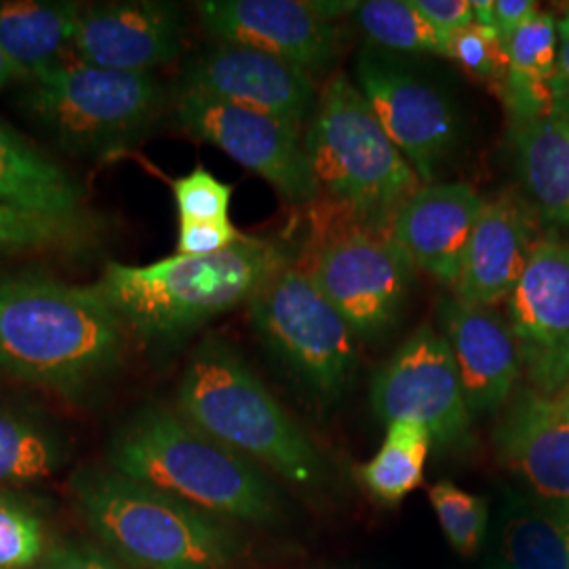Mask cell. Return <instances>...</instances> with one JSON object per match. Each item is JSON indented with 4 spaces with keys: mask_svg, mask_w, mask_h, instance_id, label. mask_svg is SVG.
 I'll return each mask as SVG.
<instances>
[{
    "mask_svg": "<svg viewBox=\"0 0 569 569\" xmlns=\"http://www.w3.org/2000/svg\"><path fill=\"white\" fill-rule=\"evenodd\" d=\"M563 18H568L569 20V2L566 4V9H563Z\"/></svg>",
    "mask_w": 569,
    "mask_h": 569,
    "instance_id": "obj_41",
    "label": "cell"
},
{
    "mask_svg": "<svg viewBox=\"0 0 569 569\" xmlns=\"http://www.w3.org/2000/svg\"><path fill=\"white\" fill-rule=\"evenodd\" d=\"M430 446V432L420 422L395 420L387 425L382 448L359 468L367 491L382 505H399L422 486Z\"/></svg>",
    "mask_w": 569,
    "mask_h": 569,
    "instance_id": "obj_27",
    "label": "cell"
},
{
    "mask_svg": "<svg viewBox=\"0 0 569 569\" xmlns=\"http://www.w3.org/2000/svg\"><path fill=\"white\" fill-rule=\"evenodd\" d=\"M171 190L180 222H230L228 211L234 188L218 180L203 164L176 178Z\"/></svg>",
    "mask_w": 569,
    "mask_h": 569,
    "instance_id": "obj_33",
    "label": "cell"
},
{
    "mask_svg": "<svg viewBox=\"0 0 569 569\" xmlns=\"http://www.w3.org/2000/svg\"><path fill=\"white\" fill-rule=\"evenodd\" d=\"M366 96L420 182L435 183L462 140L460 112L448 93L378 51H361L355 66Z\"/></svg>",
    "mask_w": 569,
    "mask_h": 569,
    "instance_id": "obj_11",
    "label": "cell"
},
{
    "mask_svg": "<svg viewBox=\"0 0 569 569\" xmlns=\"http://www.w3.org/2000/svg\"><path fill=\"white\" fill-rule=\"evenodd\" d=\"M536 0H496L493 2V28L500 39L509 42L512 34L540 13Z\"/></svg>",
    "mask_w": 569,
    "mask_h": 569,
    "instance_id": "obj_37",
    "label": "cell"
},
{
    "mask_svg": "<svg viewBox=\"0 0 569 569\" xmlns=\"http://www.w3.org/2000/svg\"><path fill=\"white\" fill-rule=\"evenodd\" d=\"M81 2L7 0L0 2V53L28 77L60 63L72 47Z\"/></svg>",
    "mask_w": 569,
    "mask_h": 569,
    "instance_id": "obj_23",
    "label": "cell"
},
{
    "mask_svg": "<svg viewBox=\"0 0 569 569\" xmlns=\"http://www.w3.org/2000/svg\"><path fill=\"white\" fill-rule=\"evenodd\" d=\"M0 203L28 213L70 222L100 220L87 209L81 183L2 121Z\"/></svg>",
    "mask_w": 569,
    "mask_h": 569,
    "instance_id": "obj_21",
    "label": "cell"
},
{
    "mask_svg": "<svg viewBox=\"0 0 569 569\" xmlns=\"http://www.w3.org/2000/svg\"><path fill=\"white\" fill-rule=\"evenodd\" d=\"M552 103L555 112L569 121V20H559V51L552 77Z\"/></svg>",
    "mask_w": 569,
    "mask_h": 569,
    "instance_id": "obj_38",
    "label": "cell"
},
{
    "mask_svg": "<svg viewBox=\"0 0 569 569\" xmlns=\"http://www.w3.org/2000/svg\"><path fill=\"white\" fill-rule=\"evenodd\" d=\"M49 549L39 510L11 489H0V569H37Z\"/></svg>",
    "mask_w": 569,
    "mask_h": 569,
    "instance_id": "obj_30",
    "label": "cell"
},
{
    "mask_svg": "<svg viewBox=\"0 0 569 569\" xmlns=\"http://www.w3.org/2000/svg\"><path fill=\"white\" fill-rule=\"evenodd\" d=\"M183 21L178 4L127 0L82 4L72 39L77 61L150 74L176 60L182 49Z\"/></svg>",
    "mask_w": 569,
    "mask_h": 569,
    "instance_id": "obj_16",
    "label": "cell"
},
{
    "mask_svg": "<svg viewBox=\"0 0 569 569\" xmlns=\"http://www.w3.org/2000/svg\"><path fill=\"white\" fill-rule=\"evenodd\" d=\"M178 411L291 483L312 488L326 481V462L315 443L226 338L204 336L192 350L178 388Z\"/></svg>",
    "mask_w": 569,
    "mask_h": 569,
    "instance_id": "obj_4",
    "label": "cell"
},
{
    "mask_svg": "<svg viewBox=\"0 0 569 569\" xmlns=\"http://www.w3.org/2000/svg\"><path fill=\"white\" fill-rule=\"evenodd\" d=\"M500 569H569V509L515 496L500 515Z\"/></svg>",
    "mask_w": 569,
    "mask_h": 569,
    "instance_id": "obj_25",
    "label": "cell"
},
{
    "mask_svg": "<svg viewBox=\"0 0 569 569\" xmlns=\"http://www.w3.org/2000/svg\"><path fill=\"white\" fill-rule=\"evenodd\" d=\"M306 157L319 194L361 224L390 230V222L425 183L346 74H333L305 136Z\"/></svg>",
    "mask_w": 569,
    "mask_h": 569,
    "instance_id": "obj_6",
    "label": "cell"
},
{
    "mask_svg": "<svg viewBox=\"0 0 569 569\" xmlns=\"http://www.w3.org/2000/svg\"><path fill=\"white\" fill-rule=\"evenodd\" d=\"M204 30L232 42L291 61L310 74L336 60L342 32L306 0H207L197 4Z\"/></svg>",
    "mask_w": 569,
    "mask_h": 569,
    "instance_id": "obj_15",
    "label": "cell"
},
{
    "mask_svg": "<svg viewBox=\"0 0 569 569\" xmlns=\"http://www.w3.org/2000/svg\"><path fill=\"white\" fill-rule=\"evenodd\" d=\"M289 264L281 244L244 237L216 256H173L154 264L106 266L93 287L143 342H176L249 305Z\"/></svg>",
    "mask_w": 569,
    "mask_h": 569,
    "instance_id": "obj_3",
    "label": "cell"
},
{
    "mask_svg": "<svg viewBox=\"0 0 569 569\" xmlns=\"http://www.w3.org/2000/svg\"><path fill=\"white\" fill-rule=\"evenodd\" d=\"M411 7L443 34L460 32L475 23L470 0H409Z\"/></svg>",
    "mask_w": 569,
    "mask_h": 569,
    "instance_id": "obj_36",
    "label": "cell"
},
{
    "mask_svg": "<svg viewBox=\"0 0 569 569\" xmlns=\"http://www.w3.org/2000/svg\"><path fill=\"white\" fill-rule=\"evenodd\" d=\"M439 326L460 371L470 413L498 411L523 371L509 321L491 306L443 298Z\"/></svg>",
    "mask_w": 569,
    "mask_h": 569,
    "instance_id": "obj_19",
    "label": "cell"
},
{
    "mask_svg": "<svg viewBox=\"0 0 569 569\" xmlns=\"http://www.w3.org/2000/svg\"><path fill=\"white\" fill-rule=\"evenodd\" d=\"M127 327L93 284L49 277L0 281V373L82 399L117 373Z\"/></svg>",
    "mask_w": 569,
    "mask_h": 569,
    "instance_id": "obj_1",
    "label": "cell"
},
{
    "mask_svg": "<svg viewBox=\"0 0 569 569\" xmlns=\"http://www.w3.org/2000/svg\"><path fill=\"white\" fill-rule=\"evenodd\" d=\"M486 203L468 183H427L397 211L388 232L411 264L451 291Z\"/></svg>",
    "mask_w": 569,
    "mask_h": 569,
    "instance_id": "obj_18",
    "label": "cell"
},
{
    "mask_svg": "<svg viewBox=\"0 0 569 569\" xmlns=\"http://www.w3.org/2000/svg\"><path fill=\"white\" fill-rule=\"evenodd\" d=\"M63 460V437L47 418L30 407L0 403V489L49 479Z\"/></svg>",
    "mask_w": 569,
    "mask_h": 569,
    "instance_id": "obj_26",
    "label": "cell"
},
{
    "mask_svg": "<svg viewBox=\"0 0 569 569\" xmlns=\"http://www.w3.org/2000/svg\"><path fill=\"white\" fill-rule=\"evenodd\" d=\"M23 117L61 150L106 157L142 140L164 110V89L152 74L60 61L26 79Z\"/></svg>",
    "mask_w": 569,
    "mask_h": 569,
    "instance_id": "obj_7",
    "label": "cell"
},
{
    "mask_svg": "<svg viewBox=\"0 0 569 569\" xmlns=\"http://www.w3.org/2000/svg\"><path fill=\"white\" fill-rule=\"evenodd\" d=\"M509 72L496 91L510 121H528L555 112L552 77L559 51V21L540 11L507 42Z\"/></svg>",
    "mask_w": 569,
    "mask_h": 569,
    "instance_id": "obj_24",
    "label": "cell"
},
{
    "mask_svg": "<svg viewBox=\"0 0 569 569\" xmlns=\"http://www.w3.org/2000/svg\"><path fill=\"white\" fill-rule=\"evenodd\" d=\"M488 569H500V566H498V563H496V566H491V568H488Z\"/></svg>",
    "mask_w": 569,
    "mask_h": 569,
    "instance_id": "obj_42",
    "label": "cell"
},
{
    "mask_svg": "<svg viewBox=\"0 0 569 569\" xmlns=\"http://www.w3.org/2000/svg\"><path fill=\"white\" fill-rule=\"evenodd\" d=\"M323 226L298 264L342 315L352 333L371 340L395 326L411 291L416 266L390 232L361 224L342 211Z\"/></svg>",
    "mask_w": 569,
    "mask_h": 569,
    "instance_id": "obj_9",
    "label": "cell"
},
{
    "mask_svg": "<svg viewBox=\"0 0 569 569\" xmlns=\"http://www.w3.org/2000/svg\"><path fill=\"white\" fill-rule=\"evenodd\" d=\"M367 39L401 53H432L448 58L449 37L425 20L409 0H367L352 11Z\"/></svg>",
    "mask_w": 569,
    "mask_h": 569,
    "instance_id": "obj_29",
    "label": "cell"
},
{
    "mask_svg": "<svg viewBox=\"0 0 569 569\" xmlns=\"http://www.w3.org/2000/svg\"><path fill=\"white\" fill-rule=\"evenodd\" d=\"M493 446L536 498L569 509V390L523 388L496 427Z\"/></svg>",
    "mask_w": 569,
    "mask_h": 569,
    "instance_id": "obj_17",
    "label": "cell"
},
{
    "mask_svg": "<svg viewBox=\"0 0 569 569\" xmlns=\"http://www.w3.org/2000/svg\"><path fill=\"white\" fill-rule=\"evenodd\" d=\"M106 462L213 517L253 526L279 519L277 489L256 462L167 407H143L124 420L110 439Z\"/></svg>",
    "mask_w": 569,
    "mask_h": 569,
    "instance_id": "obj_2",
    "label": "cell"
},
{
    "mask_svg": "<svg viewBox=\"0 0 569 569\" xmlns=\"http://www.w3.org/2000/svg\"><path fill=\"white\" fill-rule=\"evenodd\" d=\"M493 2L496 0H470L472 13H475V23L486 26V28H493Z\"/></svg>",
    "mask_w": 569,
    "mask_h": 569,
    "instance_id": "obj_40",
    "label": "cell"
},
{
    "mask_svg": "<svg viewBox=\"0 0 569 569\" xmlns=\"http://www.w3.org/2000/svg\"><path fill=\"white\" fill-rule=\"evenodd\" d=\"M507 138L529 207L542 222L569 230V121L557 112L510 121Z\"/></svg>",
    "mask_w": 569,
    "mask_h": 569,
    "instance_id": "obj_22",
    "label": "cell"
},
{
    "mask_svg": "<svg viewBox=\"0 0 569 569\" xmlns=\"http://www.w3.org/2000/svg\"><path fill=\"white\" fill-rule=\"evenodd\" d=\"M449 60L456 61L472 79L488 82L496 91L509 72L507 42L493 28L472 23L460 32L449 34Z\"/></svg>",
    "mask_w": 569,
    "mask_h": 569,
    "instance_id": "obj_32",
    "label": "cell"
},
{
    "mask_svg": "<svg viewBox=\"0 0 569 569\" xmlns=\"http://www.w3.org/2000/svg\"><path fill=\"white\" fill-rule=\"evenodd\" d=\"M509 326L529 388L559 395L569 385V241L542 237L509 300Z\"/></svg>",
    "mask_w": 569,
    "mask_h": 569,
    "instance_id": "obj_13",
    "label": "cell"
},
{
    "mask_svg": "<svg viewBox=\"0 0 569 569\" xmlns=\"http://www.w3.org/2000/svg\"><path fill=\"white\" fill-rule=\"evenodd\" d=\"M538 216L526 199L502 194L486 203L475 226L453 298L475 306L509 300L542 239Z\"/></svg>",
    "mask_w": 569,
    "mask_h": 569,
    "instance_id": "obj_20",
    "label": "cell"
},
{
    "mask_svg": "<svg viewBox=\"0 0 569 569\" xmlns=\"http://www.w3.org/2000/svg\"><path fill=\"white\" fill-rule=\"evenodd\" d=\"M37 569H127L110 550L84 540L49 545Z\"/></svg>",
    "mask_w": 569,
    "mask_h": 569,
    "instance_id": "obj_35",
    "label": "cell"
},
{
    "mask_svg": "<svg viewBox=\"0 0 569 569\" xmlns=\"http://www.w3.org/2000/svg\"><path fill=\"white\" fill-rule=\"evenodd\" d=\"M84 523L127 569H234L241 547L224 523L110 468L70 479Z\"/></svg>",
    "mask_w": 569,
    "mask_h": 569,
    "instance_id": "obj_5",
    "label": "cell"
},
{
    "mask_svg": "<svg viewBox=\"0 0 569 569\" xmlns=\"http://www.w3.org/2000/svg\"><path fill=\"white\" fill-rule=\"evenodd\" d=\"M26 81V74L21 72L20 68L16 63L7 60L2 53H0V91H4L9 84L13 82Z\"/></svg>",
    "mask_w": 569,
    "mask_h": 569,
    "instance_id": "obj_39",
    "label": "cell"
},
{
    "mask_svg": "<svg viewBox=\"0 0 569 569\" xmlns=\"http://www.w3.org/2000/svg\"><path fill=\"white\" fill-rule=\"evenodd\" d=\"M371 409L390 425L413 420L432 443L460 446L470 432V409L448 340L435 327H418L371 380Z\"/></svg>",
    "mask_w": 569,
    "mask_h": 569,
    "instance_id": "obj_12",
    "label": "cell"
},
{
    "mask_svg": "<svg viewBox=\"0 0 569 569\" xmlns=\"http://www.w3.org/2000/svg\"><path fill=\"white\" fill-rule=\"evenodd\" d=\"M249 321L293 378L319 399L345 395L359 367L357 336L298 264H284L247 305Z\"/></svg>",
    "mask_w": 569,
    "mask_h": 569,
    "instance_id": "obj_8",
    "label": "cell"
},
{
    "mask_svg": "<svg viewBox=\"0 0 569 569\" xmlns=\"http://www.w3.org/2000/svg\"><path fill=\"white\" fill-rule=\"evenodd\" d=\"M566 390H569V385H568V388H566Z\"/></svg>",
    "mask_w": 569,
    "mask_h": 569,
    "instance_id": "obj_43",
    "label": "cell"
},
{
    "mask_svg": "<svg viewBox=\"0 0 569 569\" xmlns=\"http://www.w3.org/2000/svg\"><path fill=\"white\" fill-rule=\"evenodd\" d=\"M98 222H70L0 203V260L26 253L79 256L100 244Z\"/></svg>",
    "mask_w": 569,
    "mask_h": 569,
    "instance_id": "obj_28",
    "label": "cell"
},
{
    "mask_svg": "<svg viewBox=\"0 0 569 569\" xmlns=\"http://www.w3.org/2000/svg\"><path fill=\"white\" fill-rule=\"evenodd\" d=\"M173 114L188 136L220 148L270 183L287 203L310 204L319 199L302 131L291 124L186 89L173 96Z\"/></svg>",
    "mask_w": 569,
    "mask_h": 569,
    "instance_id": "obj_10",
    "label": "cell"
},
{
    "mask_svg": "<svg viewBox=\"0 0 569 569\" xmlns=\"http://www.w3.org/2000/svg\"><path fill=\"white\" fill-rule=\"evenodd\" d=\"M428 498L453 550L470 557L481 549L489 523L488 500L483 496L468 493L449 481H441L430 488Z\"/></svg>",
    "mask_w": 569,
    "mask_h": 569,
    "instance_id": "obj_31",
    "label": "cell"
},
{
    "mask_svg": "<svg viewBox=\"0 0 569 569\" xmlns=\"http://www.w3.org/2000/svg\"><path fill=\"white\" fill-rule=\"evenodd\" d=\"M243 239V232L232 222H180L176 256H216Z\"/></svg>",
    "mask_w": 569,
    "mask_h": 569,
    "instance_id": "obj_34",
    "label": "cell"
},
{
    "mask_svg": "<svg viewBox=\"0 0 569 569\" xmlns=\"http://www.w3.org/2000/svg\"><path fill=\"white\" fill-rule=\"evenodd\" d=\"M178 89L262 112L298 131L312 119L321 93L305 68L232 42L211 44L188 61Z\"/></svg>",
    "mask_w": 569,
    "mask_h": 569,
    "instance_id": "obj_14",
    "label": "cell"
}]
</instances>
